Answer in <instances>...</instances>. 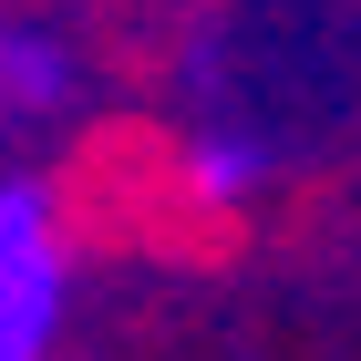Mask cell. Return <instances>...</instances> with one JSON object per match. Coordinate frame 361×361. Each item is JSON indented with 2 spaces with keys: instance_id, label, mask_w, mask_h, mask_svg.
<instances>
[{
  "instance_id": "7a4b0ae2",
  "label": "cell",
  "mask_w": 361,
  "mask_h": 361,
  "mask_svg": "<svg viewBox=\"0 0 361 361\" xmlns=\"http://www.w3.org/2000/svg\"><path fill=\"white\" fill-rule=\"evenodd\" d=\"M73 93V52H62L52 31H0V124H21V114H52Z\"/></svg>"
},
{
  "instance_id": "3957f363",
  "label": "cell",
  "mask_w": 361,
  "mask_h": 361,
  "mask_svg": "<svg viewBox=\"0 0 361 361\" xmlns=\"http://www.w3.org/2000/svg\"><path fill=\"white\" fill-rule=\"evenodd\" d=\"M186 186L207 196V207H238V196L258 186V155H248V145H196V155H186Z\"/></svg>"
},
{
  "instance_id": "6da1fadb",
  "label": "cell",
  "mask_w": 361,
  "mask_h": 361,
  "mask_svg": "<svg viewBox=\"0 0 361 361\" xmlns=\"http://www.w3.org/2000/svg\"><path fill=\"white\" fill-rule=\"evenodd\" d=\"M73 310V217L52 176H0V361H52Z\"/></svg>"
}]
</instances>
